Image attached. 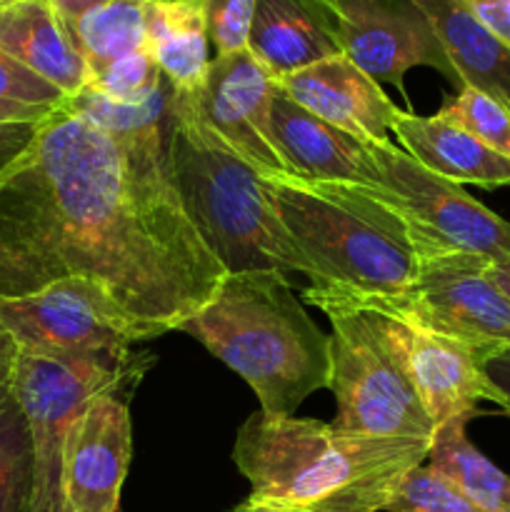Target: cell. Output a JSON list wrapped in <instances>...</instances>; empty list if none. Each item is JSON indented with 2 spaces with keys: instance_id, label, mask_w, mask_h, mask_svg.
I'll list each match as a JSON object with an SVG mask.
<instances>
[{
  "instance_id": "1",
  "label": "cell",
  "mask_w": 510,
  "mask_h": 512,
  "mask_svg": "<svg viewBox=\"0 0 510 512\" xmlns=\"http://www.w3.org/2000/svg\"><path fill=\"white\" fill-rule=\"evenodd\" d=\"M168 138L113 135L63 105L40 120L0 170V295L88 278L135 323L178 330L228 273L180 205Z\"/></svg>"
},
{
  "instance_id": "2",
  "label": "cell",
  "mask_w": 510,
  "mask_h": 512,
  "mask_svg": "<svg viewBox=\"0 0 510 512\" xmlns=\"http://www.w3.org/2000/svg\"><path fill=\"white\" fill-rule=\"evenodd\" d=\"M430 443L258 410L240 425L233 460L255 500L313 512H380L405 475L428 460Z\"/></svg>"
},
{
  "instance_id": "3",
  "label": "cell",
  "mask_w": 510,
  "mask_h": 512,
  "mask_svg": "<svg viewBox=\"0 0 510 512\" xmlns=\"http://www.w3.org/2000/svg\"><path fill=\"white\" fill-rule=\"evenodd\" d=\"M178 330L238 373L265 415H295L310 393L330 385V335L275 270L228 273Z\"/></svg>"
},
{
  "instance_id": "4",
  "label": "cell",
  "mask_w": 510,
  "mask_h": 512,
  "mask_svg": "<svg viewBox=\"0 0 510 512\" xmlns=\"http://www.w3.org/2000/svg\"><path fill=\"white\" fill-rule=\"evenodd\" d=\"M168 173L185 215L225 273L275 270L315 283L313 265L275 213L263 173L205 125L195 93L175 90Z\"/></svg>"
},
{
  "instance_id": "5",
  "label": "cell",
  "mask_w": 510,
  "mask_h": 512,
  "mask_svg": "<svg viewBox=\"0 0 510 512\" xmlns=\"http://www.w3.org/2000/svg\"><path fill=\"white\" fill-rule=\"evenodd\" d=\"M280 223L328 285L360 300H393L408 290L420 263L408 220L378 188L263 175Z\"/></svg>"
},
{
  "instance_id": "6",
  "label": "cell",
  "mask_w": 510,
  "mask_h": 512,
  "mask_svg": "<svg viewBox=\"0 0 510 512\" xmlns=\"http://www.w3.org/2000/svg\"><path fill=\"white\" fill-rule=\"evenodd\" d=\"M305 303L330 318V385L338 413L333 425L373 438L433 440L430 420L403 353L390 333L388 315L328 285H310Z\"/></svg>"
},
{
  "instance_id": "7",
  "label": "cell",
  "mask_w": 510,
  "mask_h": 512,
  "mask_svg": "<svg viewBox=\"0 0 510 512\" xmlns=\"http://www.w3.org/2000/svg\"><path fill=\"white\" fill-rule=\"evenodd\" d=\"M148 363V355L133 353L50 358L18 350L10 383L33 433V512H63V453L70 428L95 398L138 383Z\"/></svg>"
},
{
  "instance_id": "8",
  "label": "cell",
  "mask_w": 510,
  "mask_h": 512,
  "mask_svg": "<svg viewBox=\"0 0 510 512\" xmlns=\"http://www.w3.org/2000/svg\"><path fill=\"white\" fill-rule=\"evenodd\" d=\"M488 258L470 253L420 255L408 290L393 300H360L410 325L460 340L488 355L510 348V298L488 273Z\"/></svg>"
},
{
  "instance_id": "9",
  "label": "cell",
  "mask_w": 510,
  "mask_h": 512,
  "mask_svg": "<svg viewBox=\"0 0 510 512\" xmlns=\"http://www.w3.org/2000/svg\"><path fill=\"white\" fill-rule=\"evenodd\" d=\"M0 328L18 350L50 358L123 355L158 333L135 323L105 285L65 278L20 298L0 295Z\"/></svg>"
},
{
  "instance_id": "10",
  "label": "cell",
  "mask_w": 510,
  "mask_h": 512,
  "mask_svg": "<svg viewBox=\"0 0 510 512\" xmlns=\"http://www.w3.org/2000/svg\"><path fill=\"white\" fill-rule=\"evenodd\" d=\"M380 173V193L408 220L420 255L470 253L510 258V223L470 198L458 183L430 173L390 140L368 143Z\"/></svg>"
},
{
  "instance_id": "11",
  "label": "cell",
  "mask_w": 510,
  "mask_h": 512,
  "mask_svg": "<svg viewBox=\"0 0 510 512\" xmlns=\"http://www.w3.org/2000/svg\"><path fill=\"white\" fill-rule=\"evenodd\" d=\"M335 20L340 53L375 83H395L415 65L443 73L458 85L433 23L415 0H325Z\"/></svg>"
},
{
  "instance_id": "12",
  "label": "cell",
  "mask_w": 510,
  "mask_h": 512,
  "mask_svg": "<svg viewBox=\"0 0 510 512\" xmlns=\"http://www.w3.org/2000/svg\"><path fill=\"white\" fill-rule=\"evenodd\" d=\"M278 80L248 48L210 60L195 93L205 125L263 175H293L273 143L270 110Z\"/></svg>"
},
{
  "instance_id": "13",
  "label": "cell",
  "mask_w": 510,
  "mask_h": 512,
  "mask_svg": "<svg viewBox=\"0 0 510 512\" xmlns=\"http://www.w3.org/2000/svg\"><path fill=\"white\" fill-rule=\"evenodd\" d=\"M133 455L130 410L120 393L100 395L80 413L63 453V512H118Z\"/></svg>"
},
{
  "instance_id": "14",
  "label": "cell",
  "mask_w": 510,
  "mask_h": 512,
  "mask_svg": "<svg viewBox=\"0 0 510 512\" xmlns=\"http://www.w3.org/2000/svg\"><path fill=\"white\" fill-rule=\"evenodd\" d=\"M388 320L410 380L435 428L450 420H470L480 400H495L478 350L393 315H388Z\"/></svg>"
},
{
  "instance_id": "15",
  "label": "cell",
  "mask_w": 510,
  "mask_h": 512,
  "mask_svg": "<svg viewBox=\"0 0 510 512\" xmlns=\"http://www.w3.org/2000/svg\"><path fill=\"white\" fill-rule=\"evenodd\" d=\"M273 143L290 173L318 183L380 188V173L368 143L325 123L278 88L270 110Z\"/></svg>"
},
{
  "instance_id": "16",
  "label": "cell",
  "mask_w": 510,
  "mask_h": 512,
  "mask_svg": "<svg viewBox=\"0 0 510 512\" xmlns=\"http://www.w3.org/2000/svg\"><path fill=\"white\" fill-rule=\"evenodd\" d=\"M278 88L325 123L363 143L390 140L388 133L398 108L390 103L383 88L345 55L285 75L278 80Z\"/></svg>"
},
{
  "instance_id": "17",
  "label": "cell",
  "mask_w": 510,
  "mask_h": 512,
  "mask_svg": "<svg viewBox=\"0 0 510 512\" xmlns=\"http://www.w3.org/2000/svg\"><path fill=\"white\" fill-rule=\"evenodd\" d=\"M248 50L275 80L343 55L325 0H258Z\"/></svg>"
},
{
  "instance_id": "18",
  "label": "cell",
  "mask_w": 510,
  "mask_h": 512,
  "mask_svg": "<svg viewBox=\"0 0 510 512\" xmlns=\"http://www.w3.org/2000/svg\"><path fill=\"white\" fill-rule=\"evenodd\" d=\"M390 133H395L410 158L440 178H448L458 185H480V188L510 185V158L490 150L488 145L440 115L423 118L398 110Z\"/></svg>"
},
{
  "instance_id": "19",
  "label": "cell",
  "mask_w": 510,
  "mask_h": 512,
  "mask_svg": "<svg viewBox=\"0 0 510 512\" xmlns=\"http://www.w3.org/2000/svg\"><path fill=\"white\" fill-rule=\"evenodd\" d=\"M0 50L55 85L65 98L90 83L88 65L70 43L50 0H23L0 10Z\"/></svg>"
},
{
  "instance_id": "20",
  "label": "cell",
  "mask_w": 510,
  "mask_h": 512,
  "mask_svg": "<svg viewBox=\"0 0 510 512\" xmlns=\"http://www.w3.org/2000/svg\"><path fill=\"white\" fill-rule=\"evenodd\" d=\"M458 75V88H475L510 108V50L470 15L460 0H415Z\"/></svg>"
},
{
  "instance_id": "21",
  "label": "cell",
  "mask_w": 510,
  "mask_h": 512,
  "mask_svg": "<svg viewBox=\"0 0 510 512\" xmlns=\"http://www.w3.org/2000/svg\"><path fill=\"white\" fill-rule=\"evenodd\" d=\"M50 5L90 75L145 50L148 0H50Z\"/></svg>"
},
{
  "instance_id": "22",
  "label": "cell",
  "mask_w": 510,
  "mask_h": 512,
  "mask_svg": "<svg viewBox=\"0 0 510 512\" xmlns=\"http://www.w3.org/2000/svg\"><path fill=\"white\" fill-rule=\"evenodd\" d=\"M208 30L198 0H148L145 50L178 93H198L210 68Z\"/></svg>"
},
{
  "instance_id": "23",
  "label": "cell",
  "mask_w": 510,
  "mask_h": 512,
  "mask_svg": "<svg viewBox=\"0 0 510 512\" xmlns=\"http://www.w3.org/2000/svg\"><path fill=\"white\" fill-rule=\"evenodd\" d=\"M468 420H450L435 430L425 463L448 478L475 508L510 512V475L495 468L465 435Z\"/></svg>"
},
{
  "instance_id": "24",
  "label": "cell",
  "mask_w": 510,
  "mask_h": 512,
  "mask_svg": "<svg viewBox=\"0 0 510 512\" xmlns=\"http://www.w3.org/2000/svg\"><path fill=\"white\" fill-rule=\"evenodd\" d=\"M35 448L13 383L0 388V512H33Z\"/></svg>"
},
{
  "instance_id": "25",
  "label": "cell",
  "mask_w": 510,
  "mask_h": 512,
  "mask_svg": "<svg viewBox=\"0 0 510 512\" xmlns=\"http://www.w3.org/2000/svg\"><path fill=\"white\" fill-rule=\"evenodd\" d=\"M173 98L175 88L165 80L160 88L150 95L148 100L138 105H123L113 103L110 98H105L103 93H98L95 88L85 85L80 93H75L73 98H65L63 108L70 113L80 115V118L90 120L93 125H98L100 130H108L113 135H145V133H158L165 130L168 133L173 128Z\"/></svg>"
},
{
  "instance_id": "26",
  "label": "cell",
  "mask_w": 510,
  "mask_h": 512,
  "mask_svg": "<svg viewBox=\"0 0 510 512\" xmlns=\"http://www.w3.org/2000/svg\"><path fill=\"white\" fill-rule=\"evenodd\" d=\"M438 115L495 153L510 158V108L493 95L475 88H460L458 98L443 105Z\"/></svg>"
},
{
  "instance_id": "27",
  "label": "cell",
  "mask_w": 510,
  "mask_h": 512,
  "mask_svg": "<svg viewBox=\"0 0 510 512\" xmlns=\"http://www.w3.org/2000/svg\"><path fill=\"white\" fill-rule=\"evenodd\" d=\"M385 512H483L475 508L448 478L430 468L418 465L403 478Z\"/></svg>"
},
{
  "instance_id": "28",
  "label": "cell",
  "mask_w": 510,
  "mask_h": 512,
  "mask_svg": "<svg viewBox=\"0 0 510 512\" xmlns=\"http://www.w3.org/2000/svg\"><path fill=\"white\" fill-rule=\"evenodd\" d=\"M160 83H163V73L153 55L148 50H138L100 68L98 73L90 75L88 85L113 103L138 105L148 100L160 88Z\"/></svg>"
},
{
  "instance_id": "29",
  "label": "cell",
  "mask_w": 510,
  "mask_h": 512,
  "mask_svg": "<svg viewBox=\"0 0 510 512\" xmlns=\"http://www.w3.org/2000/svg\"><path fill=\"white\" fill-rule=\"evenodd\" d=\"M203 10L208 40L215 45V55H228L248 48L258 0H198Z\"/></svg>"
},
{
  "instance_id": "30",
  "label": "cell",
  "mask_w": 510,
  "mask_h": 512,
  "mask_svg": "<svg viewBox=\"0 0 510 512\" xmlns=\"http://www.w3.org/2000/svg\"><path fill=\"white\" fill-rule=\"evenodd\" d=\"M0 100L60 108L65 103V95L55 85H50L48 80H43L33 70H28L0 50Z\"/></svg>"
},
{
  "instance_id": "31",
  "label": "cell",
  "mask_w": 510,
  "mask_h": 512,
  "mask_svg": "<svg viewBox=\"0 0 510 512\" xmlns=\"http://www.w3.org/2000/svg\"><path fill=\"white\" fill-rule=\"evenodd\" d=\"M460 3L510 50V0H460Z\"/></svg>"
},
{
  "instance_id": "32",
  "label": "cell",
  "mask_w": 510,
  "mask_h": 512,
  "mask_svg": "<svg viewBox=\"0 0 510 512\" xmlns=\"http://www.w3.org/2000/svg\"><path fill=\"white\" fill-rule=\"evenodd\" d=\"M483 373L495 393L493 403L510 415V348H500L483 355Z\"/></svg>"
},
{
  "instance_id": "33",
  "label": "cell",
  "mask_w": 510,
  "mask_h": 512,
  "mask_svg": "<svg viewBox=\"0 0 510 512\" xmlns=\"http://www.w3.org/2000/svg\"><path fill=\"white\" fill-rule=\"evenodd\" d=\"M38 125L40 123L0 125V170L8 168V165L28 148Z\"/></svg>"
},
{
  "instance_id": "34",
  "label": "cell",
  "mask_w": 510,
  "mask_h": 512,
  "mask_svg": "<svg viewBox=\"0 0 510 512\" xmlns=\"http://www.w3.org/2000/svg\"><path fill=\"white\" fill-rule=\"evenodd\" d=\"M55 108L45 105H25V103H8L0 100V125H18V123H40L48 118Z\"/></svg>"
},
{
  "instance_id": "35",
  "label": "cell",
  "mask_w": 510,
  "mask_h": 512,
  "mask_svg": "<svg viewBox=\"0 0 510 512\" xmlns=\"http://www.w3.org/2000/svg\"><path fill=\"white\" fill-rule=\"evenodd\" d=\"M233 512H313V510H303V508H293V505H280V503H268V500L248 498L245 503H240Z\"/></svg>"
},
{
  "instance_id": "36",
  "label": "cell",
  "mask_w": 510,
  "mask_h": 512,
  "mask_svg": "<svg viewBox=\"0 0 510 512\" xmlns=\"http://www.w3.org/2000/svg\"><path fill=\"white\" fill-rule=\"evenodd\" d=\"M488 273H490V278H493L495 283H498V288L503 290V293L510 298V258L490 260V263H488Z\"/></svg>"
},
{
  "instance_id": "37",
  "label": "cell",
  "mask_w": 510,
  "mask_h": 512,
  "mask_svg": "<svg viewBox=\"0 0 510 512\" xmlns=\"http://www.w3.org/2000/svg\"><path fill=\"white\" fill-rule=\"evenodd\" d=\"M15 358H18V350H0V388L13 380Z\"/></svg>"
},
{
  "instance_id": "38",
  "label": "cell",
  "mask_w": 510,
  "mask_h": 512,
  "mask_svg": "<svg viewBox=\"0 0 510 512\" xmlns=\"http://www.w3.org/2000/svg\"><path fill=\"white\" fill-rule=\"evenodd\" d=\"M0 350H18V345L13 343V338L3 328H0Z\"/></svg>"
},
{
  "instance_id": "39",
  "label": "cell",
  "mask_w": 510,
  "mask_h": 512,
  "mask_svg": "<svg viewBox=\"0 0 510 512\" xmlns=\"http://www.w3.org/2000/svg\"><path fill=\"white\" fill-rule=\"evenodd\" d=\"M15 3H23V0H0V10L10 8V5H15Z\"/></svg>"
}]
</instances>
